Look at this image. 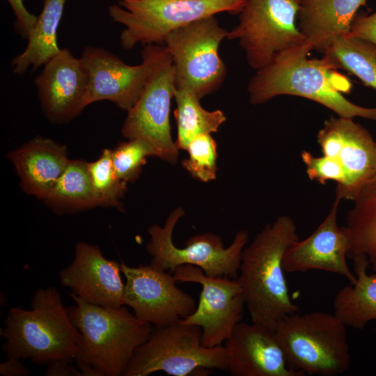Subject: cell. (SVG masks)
Masks as SVG:
<instances>
[{
  "label": "cell",
  "instance_id": "cell-1",
  "mask_svg": "<svg viewBox=\"0 0 376 376\" xmlns=\"http://www.w3.org/2000/svg\"><path fill=\"white\" fill-rule=\"evenodd\" d=\"M308 53L305 47L283 53L257 70L247 86L250 103L262 104L276 96L295 95L315 101L339 117L376 121V107L359 106L343 96L352 85L338 72L336 64L324 55L309 59Z\"/></svg>",
  "mask_w": 376,
  "mask_h": 376
},
{
  "label": "cell",
  "instance_id": "cell-2",
  "mask_svg": "<svg viewBox=\"0 0 376 376\" xmlns=\"http://www.w3.org/2000/svg\"><path fill=\"white\" fill-rule=\"evenodd\" d=\"M299 240L295 221L279 216L244 248L237 279L251 322L274 330L285 316L298 312L290 297L283 260L287 249Z\"/></svg>",
  "mask_w": 376,
  "mask_h": 376
},
{
  "label": "cell",
  "instance_id": "cell-3",
  "mask_svg": "<svg viewBox=\"0 0 376 376\" xmlns=\"http://www.w3.org/2000/svg\"><path fill=\"white\" fill-rule=\"evenodd\" d=\"M0 334L5 340L2 351L7 358L48 365L61 359L73 361L80 354L81 334L55 288L37 290L30 310L10 308Z\"/></svg>",
  "mask_w": 376,
  "mask_h": 376
},
{
  "label": "cell",
  "instance_id": "cell-4",
  "mask_svg": "<svg viewBox=\"0 0 376 376\" xmlns=\"http://www.w3.org/2000/svg\"><path fill=\"white\" fill-rule=\"evenodd\" d=\"M70 295L76 304L66 310L81 336L77 359L103 376L123 375L137 347L149 338L152 324L138 319L125 306L103 307Z\"/></svg>",
  "mask_w": 376,
  "mask_h": 376
},
{
  "label": "cell",
  "instance_id": "cell-5",
  "mask_svg": "<svg viewBox=\"0 0 376 376\" xmlns=\"http://www.w3.org/2000/svg\"><path fill=\"white\" fill-rule=\"evenodd\" d=\"M274 332L288 366L304 375L335 376L350 368L346 326L324 311L288 315Z\"/></svg>",
  "mask_w": 376,
  "mask_h": 376
},
{
  "label": "cell",
  "instance_id": "cell-6",
  "mask_svg": "<svg viewBox=\"0 0 376 376\" xmlns=\"http://www.w3.org/2000/svg\"><path fill=\"white\" fill-rule=\"evenodd\" d=\"M201 329L180 321L155 327L136 350L123 376H148L163 371L173 376L207 375L211 369L228 370L225 346L205 347Z\"/></svg>",
  "mask_w": 376,
  "mask_h": 376
},
{
  "label": "cell",
  "instance_id": "cell-7",
  "mask_svg": "<svg viewBox=\"0 0 376 376\" xmlns=\"http://www.w3.org/2000/svg\"><path fill=\"white\" fill-rule=\"evenodd\" d=\"M246 0H134L109 6V15L125 26L120 36L125 49L164 42L173 31L202 18L226 12L239 14Z\"/></svg>",
  "mask_w": 376,
  "mask_h": 376
},
{
  "label": "cell",
  "instance_id": "cell-8",
  "mask_svg": "<svg viewBox=\"0 0 376 376\" xmlns=\"http://www.w3.org/2000/svg\"><path fill=\"white\" fill-rule=\"evenodd\" d=\"M299 8V0H246L226 38L238 41L257 70L281 54L306 47L297 23Z\"/></svg>",
  "mask_w": 376,
  "mask_h": 376
},
{
  "label": "cell",
  "instance_id": "cell-9",
  "mask_svg": "<svg viewBox=\"0 0 376 376\" xmlns=\"http://www.w3.org/2000/svg\"><path fill=\"white\" fill-rule=\"evenodd\" d=\"M184 215V210L177 207L164 226L154 224L148 229L150 239L146 250L152 257L150 265L171 273L180 265H190L201 268L207 276L237 279L242 252L249 240L247 230L238 231L227 248L221 237L212 233L196 235L185 242V247L178 248L173 242V231Z\"/></svg>",
  "mask_w": 376,
  "mask_h": 376
},
{
  "label": "cell",
  "instance_id": "cell-10",
  "mask_svg": "<svg viewBox=\"0 0 376 376\" xmlns=\"http://www.w3.org/2000/svg\"><path fill=\"white\" fill-rule=\"evenodd\" d=\"M228 32L210 16L167 36L164 43L173 61L176 89L189 90L201 99L219 88L227 70L218 49Z\"/></svg>",
  "mask_w": 376,
  "mask_h": 376
},
{
  "label": "cell",
  "instance_id": "cell-11",
  "mask_svg": "<svg viewBox=\"0 0 376 376\" xmlns=\"http://www.w3.org/2000/svg\"><path fill=\"white\" fill-rule=\"evenodd\" d=\"M141 56L140 64L130 65L107 49L86 47L81 56L88 72L86 106L109 100L130 110L155 73L172 61L165 45H146Z\"/></svg>",
  "mask_w": 376,
  "mask_h": 376
},
{
  "label": "cell",
  "instance_id": "cell-12",
  "mask_svg": "<svg viewBox=\"0 0 376 376\" xmlns=\"http://www.w3.org/2000/svg\"><path fill=\"white\" fill-rule=\"evenodd\" d=\"M172 274L177 282L196 283L202 286L195 311L180 322L201 327L203 346L221 345L241 322L246 306L238 280L207 276L201 268L190 265L176 267Z\"/></svg>",
  "mask_w": 376,
  "mask_h": 376
},
{
  "label": "cell",
  "instance_id": "cell-13",
  "mask_svg": "<svg viewBox=\"0 0 376 376\" xmlns=\"http://www.w3.org/2000/svg\"><path fill=\"white\" fill-rule=\"evenodd\" d=\"M126 279L124 305L141 321L161 327L177 322L192 313L194 299L176 285L171 272L149 265L120 264Z\"/></svg>",
  "mask_w": 376,
  "mask_h": 376
},
{
  "label": "cell",
  "instance_id": "cell-14",
  "mask_svg": "<svg viewBox=\"0 0 376 376\" xmlns=\"http://www.w3.org/2000/svg\"><path fill=\"white\" fill-rule=\"evenodd\" d=\"M176 91L173 61L161 67L127 111L121 132L127 139H141L155 148L157 157L171 164L178 148L171 136L169 114Z\"/></svg>",
  "mask_w": 376,
  "mask_h": 376
},
{
  "label": "cell",
  "instance_id": "cell-15",
  "mask_svg": "<svg viewBox=\"0 0 376 376\" xmlns=\"http://www.w3.org/2000/svg\"><path fill=\"white\" fill-rule=\"evenodd\" d=\"M323 155L336 159L345 182L336 189V198L353 201L376 174V142L369 132L352 118H330L317 134Z\"/></svg>",
  "mask_w": 376,
  "mask_h": 376
},
{
  "label": "cell",
  "instance_id": "cell-16",
  "mask_svg": "<svg viewBox=\"0 0 376 376\" xmlns=\"http://www.w3.org/2000/svg\"><path fill=\"white\" fill-rule=\"evenodd\" d=\"M340 201L335 199L325 219L306 238L294 242L285 251L283 266L289 273L321 270L356 282L347 262L350 242L345 226L339 227L337 213Z\"/></svg>",
  "mask_w": 376,
  "mask_h": 376
},
{
  "label": "cell",
  "instance_id": "cell-17",
  "mask_svg": "<svg viewBox=\"0 0 376 376\" xmlns=\"http://www.w3.org/2000/svg\"><path fill=\"white\" fill-rule=\"evenodd\" d=\"M42 109L55 123L75 118L86 107L88 72L80 58L63 48L45 65L35 79Z\"/></svg>",
  "mask_w": 376,
  "mask_h": 376
},
{
  "label": "cell",
  "instance_id": "cell-18",
  "mask_svg": "<svg viewBox=\"0 0 376 376\" xmlns=\"http://www.w3.org/2000/svg\"><path fill=\"white\" fill-rule=\"evenodd\" d=\"M120 264L108 260L96 245L79 242L72 263L59 272L61 283L83 301L107 308L124 305L125 284Z\"/></svg>",
  "mask_w": 376,
  "mask_h": 376
},
{
  "label": "cell",
  "instance_id": "cell-19",
  "mask_svg": "<svg viewBox=\"0 0 376 376\" xmlns=\"http://www.w3.org/2000/svg\"><path fill=\"white\" fill-rule=\"evenodd\" d=\"M233 376H304L288 366L274 330L240 322L225 345Z\"/></svg>",
  "mask_w": 376,
  "mask_h": 376
},
{
  "label": "cell",
  "instance_id": "cell-20",
  "mask_svg": "<svg viewBox=\"0 0 376 376\" xmlns=\"http://www.w3.org/2000/svg\"><path fill=\"white\" fill-rule=\"evenodd\" d=\"M7 156L24 191L43 201L70 160L65 146L42 137L31 139Z\"/></svg>",
  "mask_w": 376,
  "mask_h": 376
},
{
  "label": "cell",
  "instance_id": "cell-21",
  "mask_svg": "<svg viewBox=\"0 0 376 376\" xmlns=\"http://www.w3.org/2000/svg\"><path fill=\"white\" fill-rule=\"evenodd\" d=\"M366 1L299 0L297 26L308 51L323 52L336 40L346 36Z\"/></svg>",
  "mask_w": 376,
  "mask_h": 376
},
{
  "label": "cell",
  "instance_id": "cell-22",
  "mask_svg": "<svg viewBox=\"0 0 376 376\" xmlns=\"http://www.w3.org/2000/svg\"><path fill=\"white\" fill-rule=\"evenodd\" d=\"M357 281L347 285L336 294L334 313L346 327L363 329L376 320V274L367 272L369 264L363 255L352 258Z\"/></svg>",
  "mask_w": 376,
  "mask_h": 376
},
{
  "label": "cell",
  "instance_id": "cell-23",
  "mask_svg": "<svg viewBox=\"0 0 376 376\" xmlns=\"http://www.w3.org/2000/svg\"><path fill=\"white\" fill-rule=\"evenodd\" d=\"M66 0H44L43 8L27 38L24 51L13 58L11 65L17 75H23L32 66L35 70L44 65L61 49L56 31Z\"/></svg>",
  "mask_w": 376,
  "mask_h": 376
},
{
  "label": "cell",
  "instance_id": "cell-24",
  "mask_svg": "<svg viewBox=\"0 0 376 376\" xmlns=\"http://www.w3.org/2000/svg\"><path fill=\"white\" fill-rule=\"evenodd\" d=\"M353 203L345 226L350 242L348 258L365 256L369 267L376 274V174Z\"/></svg>",
  "mask_w": 376,
  "mask_h": 376
},
{
  "label": "cell",
  "instance_id": "cell-25",
  "mask_svg": "<svg viewBox=\"0 0 376 376\" xmlns=\"http://www.w3.org/2000/svg\"><path fill=\"white\" fill-rule=\"evenodd\" d=\"M58 211H77L98 207L88 169L82 159L70 160L44 200Z\"/></svg>",
  "mask_w": 376,
  "mask_h": 376
},
{
  "label": "cell",
  "instance_id": "cell-26",
  "mask_svg": "<svg viewBox=\"0 0 376 376\" xmlns=\"http://www.w3.org/2000/svg\"><path fill=\"white\" fill-rule=\"evenodd\" d=\"M174 111L178 127L175 141L178 150H186L192 139L202 134L217 132L226 118L222 111H212L202 107L198 98L187 89H176Z\"/></svg>",
  "mask_w": 376,
  "mask_h": 376
},
{
  "label": "cell",
  "instance_id": "cell-27",
  "mask_svg": "<svg viewBox=\"0 0 376 376\" xmlns=\"http://www.w3.org/2000/svg\"><path fill=\"white\" fill-rule=\"evenodd\" d=\"M322 53L338 68L346 70L376 90V44L355 37H341Z\"/></svg>",
  "mask_w": 376,
  "mask_h": 376
},
{
  "label": "cell",
  "instance_id": "cell-28",
  "mask_svg": "<svg viewBox=\"0 0 376 376\" xmlns=\"http://www.w3.org/2000/svg\"><path fill=\"white\" fill-rule=\"evenodd\" d=\"M88 169L98 206L123 210L122 199L127 182L116 175L112 162V150L104 149L95 161L88 162Z\"/></svg>",
  "mask_w": 376,
  "mask_h": 376
},
{
  "label": "cell",
  "instance_id": "cell-29",
  "mask_svg": "<svg viewBox=\"0 0 376 376\" xmlns=\"http://www.w3.org/2000/svg\"><path fill=\"white\" fill-rule=\"evenodd\" d=\"M156 156L153 146L141 139H128L112 150V162L117 176L125 182L135 181L142 172L146 158Z\"/></svg>",
  "mask_w": 376,
  "mask_h": 376
},
{
  "label": "cell",
  "instance_id": "cell-30",
  "mask_svg": "<svg viewBox=\"0 0 376 376\" xmlns=\"http://www.w3.org/2000/svg\"><path fill=\"white\" fill-rule=\"evenodd\" d=\"M186 150L189 157L182 166L195 179L207 182L217 176V143L210 134H202L191 141Z\"/></svg>",
  "mask_w": 376,
  "mask_h": 376
},
{
  "label": "cell",
  "instance_id": "cell-31",
  "mask_svg": "<svg viewBox=\"0 0 376 376\" xmlns=\"http://www.w3.org/2000/svg\"><path fill=\"white\" fill-rule=\"evenodd\" d=\"M301 158L311 180H315L320 185H325L327 181H334L336 182V189L345 184L343 169L336 159L323 155L316 157L307 150L301 152Z\"/></svg>",
  "mask_w": 376,
  "mask_h": 376
},
{
  "label": "cell",
  "instance_id": "cell-32",
  "mask_svg": "<svg viewBox=\"0 0 376 376\" xmlns=\"http://www.w3.org/2000/svg\"><path fill=\"white\" fill-rule=\"evenodd\" d=\"M345 37L359 38L376 44V11L371 15L357 13Z\"/></svg>",
  "mask_w": 376,
  "mask_h": 376
},
{
  "label": "cell",
  "instance_id": "cell-33",
  "mask_svg": "<svg viewBox=\"0 0 376 376\" xmlns=\"http://www.w3.org/2000/svg\"><path fill=\"white\" fill-rule=\"evenodd\" d=\"M7 1L16 17L18 29L22 35L27 39L36 24L37 16L26 10L22 0H7Z\"/></svg>",
  "mask_w": 376,
  "mask_h": 376
},
{
  "label": "cell",
  "instance_id": "cell-34",
  "mask_svg": "<svg viewBox=\"0 0 376 376\" xmlns=\"http://www.w3.org/2000/svg\"><path fill=\"white\" fill-rule=\"evenodd\" d=\"M72 361L61 359L47 365L44 375L45 376H82L78 369L71 365Z\"/></svg>",
  "mask_w": 376,
  "mask_h": 376
},
{
  "label": "cell",
  "instance_id": "cell-35",
  "mask_svg": "<svg viewBox=\"0 0 376 376\" xmlns=\"http://www.w3.org/2000/svg\"><path fill=\"white\" fill-rule=\"evenodd\" d=\"M0 364V374L3 376H27L29 370L21 362L20 359L9 357Z\"/></svg>",
  "mask_w": 376,
  "mask_h": 376
},
{
  "label": "cell",
  "instance_id": "cell-36",
  "mask_svg": "<svg viewBox=\"0 0 376 376\" xmlns=\"http://www.w3.org/2000/svg\"><path fill=\"white\" fill-rule=\"evenodd\" d=\"M78 369L82 376H103V375L93 366L81 359H75Z\"/></svg>",
  "mask_w": 376,
  "mask_h": 376
},
{
  "label": "cell",
  "instance_id": "cell-37",
  "mask_svg": "<svg viewBox=\"0 0 376 376\" xmlns=\"http://www.w3.org/2000/svg\"><path fill=\"white\" fill-rule=\"evenodd\" d=\"M122 1H134V0H122Z\"/></svg>",
  "mask_w": 376,
  "mask_h": 376
}]
</instances>
